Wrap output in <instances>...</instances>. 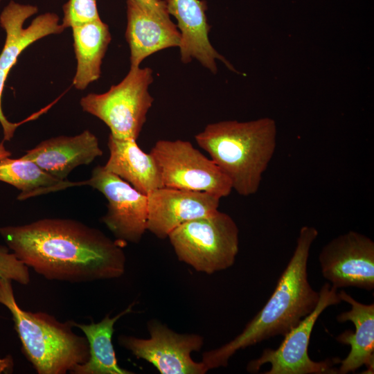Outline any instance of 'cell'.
I'll list each match as a JSON object with an SVG mask.
<instances>
[{
  "label": "cell",
  "instance_id": "cell-1",
  "mask_svg": "<svg viewBox=\"0 0 374 374\" xmlns=\"http://www.w3.org/2000/svg\"><path fill=\"white\" fill-rule=\"evenodd\" d=\"M0 235L19 260L48 280L91 282L125 271L123 243L78 220L44 218L1 226Z\"/></svg>",
  "mask_w": 374,
  "mask_h": 374
},
{
  "label": "cell",
  "instance_id": "cell-2",
  "mask_svg": "<svg viewBox=\"0 0 374 374\" xmlns=\"http://www.w3.org/2000/svg\"><path fill=\"white\" fill-rule=\"evenodd\" d=\"M318 235L312 226L301 228L293 254L265 305L233 339L203 353L202 362L208 371L226 366L229 359L241 349L284 336L314 310L320 294L308 280V262Z\"/></svg>",
  "mask_w": 374,
  "mask_h": 374
},
{
  "label": "cell",
  "instance_id": "cell-3",
  "mask_svg": "<svg viewBox=\"0 0 374 374\" xmlns=\"http://www.w3.org/2000/svg\"><path fill=\"white\" fill-rule=\"evenodd\" d=\"M276 136L275 121L265 117L211 123L195 139L229 179L233 190L247 197L260 188L276 150Z\"/></svg>",
  "mask_w": 374,
  "mask_h": 374
},
{
  "label": "cell",
  "instance_id": "cell-4",
  "mask_svg": "<svg viewBox=\"0 0 374 374\" xmlns=\"http://www.w3.org/2000/svg\"><path fill=\"white\" fill-rule=\"evenodd\" d=\"M12 280L0 277V303L10 311L27 359L39 374H65L89 357L85 337L72 330L73 321L60 322L46 312L22 310Z\"/></svg>",
  "mask_w": 374,
  "mask_h": 374
},
{
  "label": "cell",
  "instance_id": "cell-5",
  "mask_svg": "<svg viewBox=\"0 0 374 374\" xmlns=\"http://www.w3.org/2000/svg\"><path fill=\"white\" fill-rule=\"evenodd\" d=\"M168 238L179 261L207 274L233 266L239 251L235 222L218 210L180 225Z\"/></svg>",
  "mask_w": 374,
  "mask_h": 374
},
{
  "label": "cell",
  "instance_id": "cell-6",
  "mask_svg": "<svg viewBox=\"0 0 374 374\" xmlns=\"http://www.w3.org/2000/svg\"><path fill=\"white\" fill-rule=\"evenodd\" d=\"M153 71L132 68L118 84L103 93H89L80 99L83 111L104 122L110 134L120 139L137 140L154 102L149 92Z\"/></svg>",
  "mask_w": 374,
  "mask_h": 374
},
{
  "label": "cell",
  "instance_id": "cell-7",
  "mask_svg": "<svg viewBox=\"0 0 374 374\" xmlns=\"http://www.w3.org/2000/svg\"><path fill=\"white\" fill-rule=\"evenodd\" d=\"M319 300L314 310L284 335L275 349L265 348L261 355L249 362L247 371L256 373L265 364L271 367L265 374H338L339 357L315 362L308 353L312 331L320 314L327 308L341 302L338 289L326 283L321 287Z\"/></svg>",
  "mask_w": 374,
  "mask_h": 374
},
{
  "label": "cell",
  "instance_id": "cell-8",
  "mask_svg": "<svg viewBox=\"0 0 374 374\" xmlns=\"http://www.w3.org/2000/svg\"><path fill=\"white\" fill-rule=\"evenodd\" d=\"M163 187L203 191L220 198L233 190L227 176L217 164L193 145L182 140H159L150 150Z\"/></svg>",
  "mask_w": 374,
  "mask_h": 374
},
{
  "label": "cell",
  "instance_id": "cell-9",
  "mask_svg": "<svg viewBox=\"0 0 374 374\" xmlns=\"http://www.w3.org/2000/svg\"><path fill=\"white\" fill-rule=\"evenodd\" d=\"M148 339L122 335L120 346L138 359L152 364L161 374H204L208 371L202 362H195L191 354L200 350L203 337L197 334H181L170 329L160 321L148 322Z\"/></svg>",
  "mask_w": 374,
  "mask_h": 374
},
{
  "label": "cell",
  "instance_id": "cell-10",
  "mask_svg": "<svg viewBox=\"0 0 374 374\" xmlns=\"http://www.w3.org/2000/svg\"><path fill=\"white\" fill-rule=\"evenodd\" d=\"M83 183L105 197L107 210L101 222L116 240L122 243L139 242L147 231V195L102 166L95 167L91 177Z\"/></svg>",
  "mask_w": 374,
  "mask_h": 374
},
{
  "label": "cell",
  "instance_id": "cell-11",
  "mask_svg": "<svg viewBox=\"0 0 374 374\" xmlns=\"http://www.w3.org/2000/svg\"><path fill=\"white\" fill-rule=\"evenodd\" d=\"M321 272L331 285L374 289V242L354 231L326 244L319 255Z\"/></svg>",
  "mask_w": 374,
  "mask_h": 374
},
{
  "label": "cell",
  "instance_id": "cell-12",
  "mask_svg": "<svg viewBox=\"0 0 374 374\" xmlns=\"http://www.w3.org/2000/svg\"><path fill=\"white\" fill-rule=\"evenodd\" d=\"M147 231L160 239L180 225L218 210L219 197L203 191L161 187L147 195Z\"/></svg>",
  "mask_w": 374,
  "mask_h": 374
},
{
  "label": "cell",
  "instance_id": "cell-13",
  "mask_svg": "<svg viewBox=\"0 0 374 374\" xmlns=\"http://www.w3.org/2000/svg\"><path fill=\"white\" fill-rule=\"evenodd\" d=\"M167 11L177 21L180 33V58L184 64L196 60L215 74L217 60L222 61L230 70L235 71L232 64L212 46L208 38L211 26L207 22L205 1L164 0Z\"/></svg>",
  "mask_w": 374,
  "mask_h": 374
},
{
  "label": "cell",
  "instance_id": "cell-14",
  "mask_svg": "<svg viewBox=\"0 0 374 374\" xmlns=\"http://www.w3.org/2000/svg\"><path fill=\"white\" fill-rule=\"evenodd\" d=\"M103 155L96 136L84 130L75 136H59L40 142L21 157L30 160L60 179L75 168L89 165Z\"/></svg>",
  "mask_w": 374,
  "mask_h": 374
},
{
  "label": "cell",
  "instance_id": "cell-15",
  "mask_svg": "<svg viewBox=\"0 0 374 374\" xmlns=\"http://www.w3.org/2000/svg\"><path fill=\"white\" fill-rule=\"evenodd\" d=\"M37 12V8L14 1L3 9L0 15L1 26L6 33V38L0 54V69L10 71L20 54L31 44L51 34H59L65 28L59 24L55 13H44L33 20L23 28L25 21Z\"/></svg>",
  "mask_w": 374,
  "mask_h": 374
},
{
  "label": "cell",
  "instance_id": "cell-16",
  "mask_svg": "<svg viewBox=\"0 0 374 374\" xmlns=\"http://www.w3.org/2000/svg\"><path fill=\"white\" fill-rule=\"evenodd\" d=\"M340 299L350 305V310L338 314V323L351 321L355 332L347 330L336 339L340 344L350 346V350L346 358L341 359L338 374L355 372L360 367L367 368L365 373H373L374 370V304H364L356 301L346 292H339Z\"/></svg>",
  "mask_w": 374,
  "mask_h": 374
},
{
  "label": "cell",
  "instance_id": "cell-17",
  "mask_svg": "<svg viewBox=\"0 0 374 374\" xmlns=\"http://www.w3.org/2000/svg\"><path fill=\"white\" fill-rule=\"evenodd\" d=\"M127 19L125 38L130 50V67H139L147 57L157 51L179 46L177 25L158 19L133 0H127Z\"/></svg>",
  "mask_w": 374,
  "mask_h": 374
},
{
  "label": "cell",
  "instance_id": "cell-18",
  "mask_svg": "<svg viewBox=\"0 0 374 374\" xmlns=\"http://www.w3.org/2000/svg\"><path fill=\"white\" fill-rule=\"evenodd\" d=\"M107 146L109 157L103 166L105 170L146 195L163 187L154 159L143 152L136 140L116 139L109 134Z\"/></svg>",
  "mask_w": 374,
  "mask_h": 374
},
{
  "label": "cell",
  "instance_id": "cell-19",
  "mask_svg": "<svg viewBox=\"0 0 374 374\" xmlns=\"http://www.w3.org/2000/svg\"><path fill=\"white\" fill-rule=\"evenodd\" d=\"M71 28L77 59L73 84L77 89L82 90L99 79L102 61L110 43L111 34L108 25L100 19Z\"/></svg>",
  "mask_w": 374,
  "mask_h": 374
},
{
  "label": "cell",
  "instance_id": "cell-20",
  "mask_svg": "<svg viewBox=\"0 0 374 374\" xmlns=\"http://www.w3.org/2000/svg\"><path fill=\"white\" fill-rule=\"evenodd\" d=\"M134 303L111 318L106 315L100 322L80 324L74 321V326L80 329L89 344V357L84 364L76 366L73 374H132V371L121 368L116 357L112 344L114 324L122 317L132 311Z\"/></svg>",
  "mask_w": 374,
  "mask_h": 374
},
{
  "label": "cell",
  "instance_id": "cell-21",
  "mask_svg": "<svg viewBox=\"0 0 374 374\" xmlns=\"http://www.w3.org/2000/svg\"><path fill=\"white\" fill-rule=\"evenodd\" d=\"M0 181L21 191L17 199L26 200L68 188L84 186L82 181L60 179L50 175L35 162L22 158L0 160Z\"/></svg>",
  "mask_w": 374,
  "mask_h": 374
},
{
  "label": "cell",
  "instance_id": "cell-22",
  "mask_svg": "<svg viewBox=\"0 0 374 374\" xmlns=\"http://www.w3.org/2000/svg\"><path fill=\"white\" fill-rule=\"evenodd\" d=\"M0 277L21 285H27L30 282L28 267L7 246L3 245H0ZM8 364V358H0V373L6 369Z\"/></svg>",
  "mask_w": 374,
  "mask_h": 374
},
{
  "label": "cell",
  "instance_id": "cell-23",
  "mask_svg": "<svg viewBox=\"0 0 374 374\" xmlns=\"http://www.w3.org/2000/svg\"><path fill=\"white\" fill-rule=\"evenodd\" d=\"M64 28L100 19L97 0H69L63 6Z\"/></svg>",
  "mask_w": 374,
  "mask_h": 374
},
{
  "label": "cell",
  "instance_id": "cell-24",
  "mask_svg": "<svg viewBox=\"0 0 374 374\" xmlns=\"http://www.w3.org/2000/svg\"><path fill=\"white\" fill-rule=\"evenodd\" d=\"M9 71L0 69V123L3 128V141H10L13 137L15 132L21 123L10 122L5 116L1 107V96L5 82L9 73Z\"/></svg>",
  "mask_w": 374,
  "mask_h": 374
},
{
  "label": "cell",
  "instance_id": "cell-25",
  "mask_svg": "<svg viewBox=\"0 0 374 374\" xmlns=\"http://www.w3.org/2000/svg\"><path fill=\"white\" fill-rule=\"evenodd\" d=\"M143 10L157 17L158 19L167 22L173 23L170 18L165 2L163 0H133Z\"/></svg>",
  "mask_w": 374,
  "mask_h": 374
},
{
  "label": "cell",
  "instance_id": "cell-26",
  "mask_svg": "<svg viewBox=\"0 0 374 374\" xmlns=\"http://www.w3.org/2000/svg\"><path fill=\"white\" fill-rule=\"evenodd\" d=\"M10 155L11 152L6 148L3 141H1L0 143V160L8 157Z\"/></svg>",
  "mask_w": 374,
  "mask_h": 374
}]
</instances>
